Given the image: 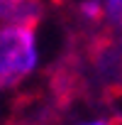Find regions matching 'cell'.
<instances>
[{
    "label": "cell",
    "instance_id": "4",
    "mask_svg": "<svg viewBox=\"0 0 122 125\" xmlns=\"http://www.w3.org/2000/svg\"><path fill=\"white\" fill-rule=\"evenodd\" d=\"M105 20L115 27H122V0H103Z\"/></svg>",
    "mask_w": 122,
    "mask_h": 125
},
{
    "label": "cell",
    "instance_id": "1",
    "mask_svg": "<svg viewBox=\"0 0 122 125\" xmlns=\"http://www.w3.org/2000/svg\"><path fill=\"white\" fill-rule=\"evenodd\" d=\"M37 66V30L32 25H0V91L20 86Z\"/></svg>",
    "mask_w": 122,
    "mask_h": 125
},
{
    "label": "cell",
    "instance_id": "2",
    "mask_svg": "<svg viewBox=\"0 0 122 125\" xmlns=\"http://www.w3.org/2000/svg\"><path fill=\"white\" fill-rule=\"evenodd\" d=\"M42 17L39 0H0V25H37Z\"/></svg>",
    "mask_w": 122,
    "mask_h": 125
},
{
    "label": "cell",
    "instance_id": "3",
    "mask_svg": "<svg viewBox=\"0 0 122 125\" xmlns=\"http://www.w3.org/2000/svg\"><path fill=\"white\" fill-rule=\"evenodd\" d=\"M78 12L88 20V22H98L105 17V8H103V0H81L78 3Z\"/></svg>",
    "mask_w": 122,
    "mask_h": 125
},
{
    "label": "cell",
    "instance_id": "5",
    "mask_svg": "<svg viewBox=\"0 0 122 125\" xmlns=\"http://www.w3.org/2000/svg\"><path fill=\"white\" fill-rule=\"evenodd\" d=\"M78 125H112V120H107V118H93V120H83Z\"/></svg>",
    "mask_w": 122,
    "mask_h": 125
}]
</instances>
